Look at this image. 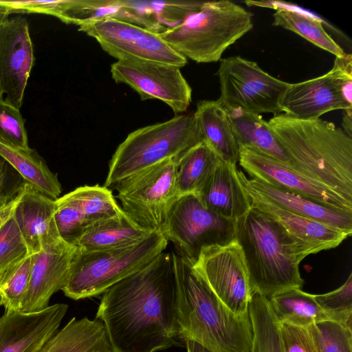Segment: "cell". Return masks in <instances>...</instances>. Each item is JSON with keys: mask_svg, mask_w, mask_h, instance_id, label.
<instances>
[{"mask_svg": "<svg viewBox=\"0 0 352 352\" xmlns=\"http://www.w3.org/2000/svg\"><path fill=\"white\" fill-rule=\"evenodd\" d=\"M217 297L234 314L248 313L252 298L243 251L234 239L201 249L192 263Z\"/></svg>", "mask_w": 352, "mask_h": 352, "instance_id": "13", "label": "cell"}, {"mask_svg": "<svg viewBox=\"0 0 352 352\" xmlns=\"http://www.w3.org/2000/svg\"><path fill=\"white\" fill-rule=\"evenodd\" d=\"M68 305L34 312L6 311L0 317V352H38L58 331Z\"/></svg>", "mask_w": 352, "mask_h": 352, "instance_id": "18", "label": "cell"}, {"mask_svg": "<svg viewBox=\"0 0 352 352\" xmlns=\"http://www.w3.org/2000/svg\"><path fill=\"white\" fill-rule=\"evenodd\" d=\"M342 131L352 138V109L344 111L342 119Z\"/></svg>", "mask_w": 352, "mask_h": 352, "instance_id": "42", "label": "cell"}, {"mask_svg": "<svg viewBox=\"0 0 352 352\" xmlns=\"http://www.w3.org/2000/svg\"><path fill=\"white\" fill-rule=\"evenodd\" d=\"M267 122L296 170L352 202V138L320 118L280 113Z\"/></svg>", "mask_w": 352, "mask_h": 352, "instance_id": "2", "label": "cell"}, {"mask_svg": "<svg viewBox=\"0 0 352 352\" xmlns=\"http://www.w3.org/2000/svg\"><path fill=\"white\" fill-rule=\"evenodd\" d=\"M236 165L220 160L210 179L197 195L202 204L215 214L236 221L251 208Z\"/></svg>", "mask_w": 352, "mask_h": 352, "instance_id": "21", "label": "cell"}, {"mask_svg": "<svg viewBox=\"0 0 352 352\" xmlns=\"http://www.w3.org/2000/svg\"><path fill=\"white\" fill-rule=\"evenodd\" d=\"M32 255L0 272V305L6 311H20L28 289Z\"/></svg>", "mask_w": 352, "mask_h": 352, "instance_id": "33", "label": "cell"}, {"mask_svg": "<svg viewBox=\"0 0 352 352\" xmlns=\"http://www.w3.org/2000/svg\"><path fill=\"white\" fill-rule=\"evenodd\" d=\"M282 113L299 120L318 119L336 110L352 109V56L336 57L332 68L320 76L290 83L281 101Z\"/></svg>", "mask_w": 352, "mask_h": 352, "instance_id": "11", "label": "cell"}, {"mask_svg": "<svg viewBox=\"0 0 352 352\" xmlns=\"http://www.w3.org/2000/svg\"><path fill=\"white\" fill-rule=\"evenodd\" d=\"M236 221L208 209L196 194L177 197L169 208L162 230L177 254L195 262L201 249L235 239Z\"/></svg>", "mask_w": 352, "mask_h": 352, "instance_id": "8", "label": "cell"}, {"mask_svg": "<svg viewBox=\"0 0 352 352\" xmlns=\"http://www.w3.org/2000/svg\"><path fill=\"white\" fill-rule=\"evenodd\" d=\"M272 309L280 323L308 327L317 322L335 321L345 324L340 317L324 310L314 294L300 289H292L269 298Z\"/></svg>", "mask_w": 352, "mask_h": 352, "instance_id": "28", "label": "cell"}, {"mask_svg": "<svg viewBox=\"0 0 352 352\" xmlns=\"http://www.w3.org/2000/svg\"><path fill=\"white\" fill-rule=\"evenodd\" d=\"M96 318L111 352H156L175 345L180 334L173 252L164 251L103 293Z\"/></svg>", "mask_w": 352, "mask_h": 352, "instance_id": "1", "label": "cell"}, {"mask_svg": "<svg viewBox=\"0 0 352 352\" xmlns=\"http://www.w3.org/2000/svg\"><path fill=\"white\" fill-rule=\"evenodd\" d=\"M252 28V14L231 1H197L182 21L158 35L186 59L207 63L220 60Z\"/></svg>", "mask_w": 352, "mask_h": 352, "instance_id": "5", "label": "cell"}, {"mask_svg": "<svg viewBox=\"0 0 352 352\" xmlns=\"http://www.w3.org/2000/svg\"><path fill=\"white\" fill-rule=\"evenodd\" d=\"M0 140L21 149H29L25 119L20 109L0 100Z\"/></svg>", "mask_w": 352, "mask_h": 352, "instance_id": "37", "label": "cell"}, {"mask_svg": "<svg viewBox=\"0 0 352 352\" xmlns=\"http://www.w3.org/2000/svg\"><path fill=\"white\" fill-rule=\"evenodd\" d=\"M34 62L28 19L6 17L0 23V100L21 109Z\"/></svg>", "mask_w": 352, "mask_h": 352, "instance_id": "15", "label": "cell"}, {"mask_svg": "<svg viewBox=\"0 0 352 352\" xmlns=\"http://www.w3.org/2000/svg\"><path fill=\"white\" fill-rule=\"evenodd\" d=\"M168 243L162 232L153 231L140 241L125 247L91 251L77 248L61 290L73 300L102 294L151 263Z\"/></svg>", "mask_w": 352, "mask_h": 352, "instance_id": "7", "label": "cell"}, {"mask_svg": "<svg viewBox=\"0 0 352 352\" xmlns=\"http://www.w3.org/2000/svg\"><path fill=\"white\" fill-rule=\"evenodd\" d=\"M238 162L252 179L293 192L334 210L352 212V202L322 184L258 151L240 147Z\"/></svg>", "mask_w": 352, "mask_h": 352, "instance_id": "16", "label": "cell"}, {"mask_svg": "<svg viewBox=\"0 0 352 352\" xmlns=\"http://www.w3.org/2000/svg\"><path fill=\"white\" fill-rule=\"evenodd\" d=\"M235 239L247 267L252 295L270 298L304 283L296 247L274 221L251 206L236 221Z\"/></svg>", "mask_w": 352, "mask_h": 352, "instance_id": "4", "label": "cell"}, {"mask_svg": "<svg viewBox=\"0 0 352 352\" xmlns=\"http://www.w3.org/2000/svg\"><path fill=\"white\" fill-rule=\"evenodd\" d=\"M318 305L325 311L341 318L351 327L352 324V273L338 289L323 294L315 295Z\"/></svg>", "mask_w": 352, "mask_h": 352, "instance_id": "38", "label": "cell"}, {"mask_svg": "<svg viewBox=\"0 0 352 352\" xmlns=\"http://www.w3.org/2000/svg\"><path fill=\"white\" fill-rule=\"evenodd\" d=\"M56 200L25 182L22 195L13 212L30 254H34L63 239L54 219Z\"/></svg>", "mask_w": 352, "mask_h": 352, "instance_id": "20", "label": "cell"}, {"mask_svg": "<svg viewBox=\"0 0 352 352\" xmlns=\"http://www.w3.org/2000/svg\"><path fill=\"white\" fill-rule=\"evenodd\" d=\"M176 173L177 162L167 160L118 182L113 188L122 210L142 228L162 232L168 210L179 197Z\"/></svg>", "mask_w": 352, "mask_h": 352, "instance_id": "9", "label": "cell"}, {"mask_svg": "<svg viewBox=\"0 0 352 352\" xmlns=\"http://www.w3.org/2000/svg\"><path fill=\"white\" fill-rule=\"evenodd\" d=\"M111 77L136 91L141 100H160L175 115L187 110L192 100V89L180 68L165 64L118 60L111 65Z\"/></svg>", "mask_w": 352, "mask_h": 352, "instance_id": "14", "label": "cell"}, {"mask_svg": "<svg viewBox=\"0 0 352 352\" xmlns=\"http://www.w3.org/2000/svg\"><path fill=\"white\" fill-rule=\"evenodd\" d=\"M194 115L202 140L221 160L236 165L239 146L228 113L219 101H199Z\"/></svg>", "mask_w": 352, "mask_h": 352, "instance_id": "23", "label": "cell"}, {"mask_svg": "<svg viewBox=\"0 0 352 352\" xmlns=\"http://www.w3.org/2000/svg\"><path fill=\"white\" fill-rule=\"evenodd\" d=\"M238 174L251 206L284 230L294 243L302 260L310 254L335 248L351 236L336 228L283 209L255 191L248 184L243 173L239 170Z\"/></svg>", "mask_w": 352, "mask_h": 352, "instance_id": "17", "label": "cell"}, {"mask_svg": "<svg viewBox=\"0 0 352 352\" xmlns=\"http://www.w3.org/2000/svg\"><path fill=\"white\" fill-rule=\"evenodd\" d=\"M307 328L319 352H352V328L330 320Z\"/></svg>", "mask_w": 352, "mask_h": 352, "instance_id": "34", "label": "cell"}, {"mask_svg": "<svg viewBox=\"0 0 352 352\" xmlns=\"http://www.w3.org/2000/svg\"><path fill=\"white\" fill-rule=\"evenodd\" d=\"M246 181L258 194L283 209L352 234V212L334 210L256 179Z\"/></svg>", "mask_w": 352, "mask_h": 352, "instance_id": "22", "label": "cell"}, {"mask_svg": "<svg viewBox=\"0 0 352 352\" xmlns=\"http://www.w3.org/2000/svg\"><path fill=\"white\" fill-rule=\"evenodd\" d=\"M187 352H212L200 343L192 340H185Z\"/></svg>", "mask_w": 352, "mask_h": 352, "instance_id": "43", "label": "cell"}, {"mask_svg": "<svg viewBox=\"0 0 352 352\" xmlns=\"http://www.w3.org/2000/svg\"><path fill=\"white\" fill-rule=\"evenodd\" d=\"M151 232L138 226L122 210L89 225L74 245L86 251L118 248L133 245Z\"/></svg>", "mask_w": 352, "mask_h": 352, "instance_id": "25", "label": "cell"}, {"mask_svg": "<svg viewBox=\"0 0 352 352\" xmlns=\"http://www.w3.org/2000/svg\"><path fill=\"white\" fill-rule=\"evenodd\" d=\"M285 352H319L308 329L280 323Z\"/></svg>", "mask_w": 352, "mask_h": 352, "instance_id": "39", "label": "cell"}, {"mask_svg": "<svg viewBox=\"0 0 352 352\" xmlns=\"http://www.w3.org/2000/svg\"><path fill=\"white\" fill-rule=\"evenodd\" d=\"M77 251L64 240L32 255L30 280L20 311L34 312L49 306L54 294L62 289Z\"/></svg>", "mask_w": 352, "mask_h": 352, "instance_id": "19", "label": "cell"}, {"mask_svg": "<svg viewBox=\"0 0 352 352\" xmlns=\"http://www.w3.org/2000/svg\"><path fill=\"white\" fill-rule=\"evenodd\" d=\"M8 16L9 14L6 12V10L0 8V23Z\"/></svg>", "mask_w": 352, "mask_h": 352, "instance_id": "44", "label": "cell"}, {"mask_svg": "<svg viewBox=\"0 0 352 352\" xmlns=\"http://www.w3.org/2000/svg\"><path fill=\"white\" fill-rule=\"evenodd\" d=\"M216 75L220 85L218 100L226 109L258 115L282 113L280 101L290 83L269 74L256 63L239 56L221 58Z\"/></svg>", "mask_w": 352, "mask_h": 352, "instance_id": "10", "label": "cell"}, {"mask_svg": "<svg viewBox=\"0 0 352 352\" xmlns=\"http://www.w3.org/2000/svg\"><path fill=\"white\" fill-rule=\"evenodd\" d=\"M220 159L204 141L185 153L177 162L178 196L197 195L211 177Z\"/></svg>", "mask_w": 352, "mask_h": 352, "instance_id": "30", "label": "cell"}, {"mask_svg": "<svg viewBox=\"0 0 352 352\" xmlns=\"http://www.w3.org/2000/svg\"><path fill=\"white\" fill-rule=\"evenodd\" d=\"M78 27L79 31L95 38L105 52L118 60L152 62L179 68L187 63V59L158 34L136 25L103 19Z\"/></svg>", "mask_w": 352, "mask_h": 352, "instance_id": "12", "label": "cell"}, {"mask_svg": "<svg viewBox=\"0 0 352 352\" xmlns=\"http://www.w3.org/2000/svg\"><path fill=\"white\" fill-rule=\"evenodd\" d=\"M248 6L271 8L276 10L273 14V25L290 30L317 47L333 54L336 57L345 55L343 49L333 40L324 28L323 21L314 14L292 8L287 3L276 1H246Z\"/></svg>", "mask_w": 352, "mask_h": 352, "instance_id": "24", "label": "cell"}, {"mask_svg": "<svg viewBox=\"0 0 352 352\" xmlns=\"http://www.w3.org/2000/svg\"><path fill=\"white\" fill-rule=\"evenodd\" d=\"M22 186L16 195L10 200L3 204H0V230L6 222L12 216L16 206L22 195Z\"/></svg>", "mask_w": 352, "mask_h": 352, "instance_id": "41", "label": "cell"}, {"mask_svg": "<svg viewBox=\"0 0 352 352\" xmlns=\"http://www.w3.org/2000/svg\"><path fill=\"white\" fill-rule=\"evenodd\" d=\"M66 195L78 206L89 226L114 217L122 211L111 190L105 186L98 184L80 186Z\"/></svg>", "mask_w": 352, "mask_h": 352, "instance_id": "32", "label": "cell"}, {"mask_svg": "<svg viewBox=\"0 0 352 352\" xmlns=\"http://www.w3.org/2000/svg\"><path fill=\"white\" fill-rule=\"evenodd\" d=\"M0 156L23 179L52 199L60 197L62 187L57 175L32 148L21 149L0 140Z\"/></svg>", "mask_w": 352, "mask_h": 352, "instance_id": "29", "label": "cell"}, {"mask_svg": "<svg viewBox=\"0 0 352 352\" xmlns=\"http://www.w3.org/2000/svg\"><path fill=\"white\" fill-rule=\"evenodd\" d=\"M54 219L58 232L66 242L74 245L89 223L78 206L66 195L56 200Z\"/></svg>", "mask_w": 352, "mask_h": 352, "instance_id": "35", "label": "cell"}, {"mask_svg": "<svg viewBox=\"0 0 352 352\" xmlns=\"http://www.w3.org/2000/svg\"><path fill=\"white\" fill-rule=\"evenodd\" d=\"M173 255L180 338L195 340L212 352H250L252 327L249 313L232 312L189 260L177 253Z\"/></svg>", "mask_w": 352, "mask_h": 352, "instance_id": "3", "label": "cell"}, {"mask_svg": "<svg viewBox=\"0 0 352 352\" xmlns=\"http://www.w3.org/2000/svg\"><path fill=\"white\" fill-rule=\"evenodd\" d=\"M38 352H111L102 322L72 318Z\"/></svg>", "mask_w": 352, "mask_h": 352, "instance_id": "26", "label": "cell"}, {"mask_svg": "<svg viewBox=\"0 0 352 352\" xmlns=\"http://www.w3.org/2000/svg\"><path fill=\"white\" fill-rule=\"evenodd\" d=\"M29 255L32 254L12 216L0 230V272Z\"/></svg>", "mask_w": 352, "mask_h": 352, "instance_id": "36", "label": "cell"}, {"mask_svg": "<svg viewBox=\"0 0 352 352\" xmlns=\"http://www.w3.org/2000/svg\"><path fill=\"white\" fill-rule=\"evenodd\" d=\"M201 141L194 113L139 128L130 133L113 154L104 186L113 188L135 173L167 160L177 162Z\"/></svg>", "mask_w": 352, "mask_h": 352, "instance_id": "6", "label": "cell"}, {"mask_svg": "<svg viewBox=\"0 0 352 352\" xmlns=\"http://www.w3.org/2000/svg\"><path fill=\"white\" fill-rule=\"evenodd\" d=\"M0 204H1V203H0Z\"/></svg>", "mask_w": 352, "mask_h": 352, "instance_id": "45", "label": "cell"}, {"mask_svg": "<svg viewBox=\"0 0 352 352\" xmlns=\"http://www.w3.org/2000/svg\"><path fill=\"white\" fill-rule=\"evenodd\" d=\"M252 327V340L250 352H285L277 320L269 298L254 294L248 306Z\"/></svg>", "mask_w": 352, "mask_h": 352, "instance_id": "31", "label": "cell"}, {"mask_svg": "<svg viewBox=\"0 0 352 352\" xmlns=\"http://www.w3.org/2000/svg\"><path fill=\"white\" fill-rule=\"evenodd\" d=\"M9 164L0 156V203L4 204L10 200L16 194L8 190L9 175L8 166ZM19 192V191H18Z\"/></svg>", "mask_w": 352, "mask_h": 352, "instance_id": "40", "label": "cell"}, {"mask_svg": "<svg viewBox=\"0 0 352 352\" xmlns=\"http://www.w3.org/2000/svg\"><path fill=\"white\" fill-rule=\"evenodd\" d=\"M239 146L258 151L294 168L293 162L267 121L258 114L239 109H226Z\"/></svg>", "mask_w": 352, "mask_h": 352, "instance_id": "27", "label": "cell"}]
</instances>
